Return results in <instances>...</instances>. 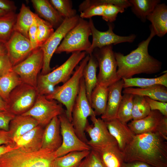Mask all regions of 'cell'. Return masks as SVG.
I'll list each match as a JSON object with an SVG mask.
<instances>
[{"mask_svg":"<svg viewBox=\"0 0 167 167\" xmlns=\"http://www.w3.org/2000/svg\"><path fill=\"white\" fill-rule=\"evenodd\" d=\"M150 28L149 36L140 42L137 48L129 54L125 55L120 52L114 53L118 66L117 76L119 80L130 78L135 75L142 73L155 74L161 70V62L150 55L148 52L149 44L156 35L151 25Z\"/></svg>","mask_w":167,"mask_h":167,"instance_id":"7a4b0ae2","label":"cell"},{"mask_svg":"<svg viewBox=\"0 0 167 167\" xmlns=\"http://www.w3.org/2000/svg\"><path fill=\"white\" fill-rule=\"evenodd\" d=\"M49 2L64 19L71 18L76 15V11L73 8L72 3L70 0H50Z\"/></svg>","mask_w":167,"mask_h":167,"instance_id":"f35d334b","label":"cell"},{"mask_svg":"<svg viewBox=\"0 0 167 167\" xmlns=\"http://www.w3.org/2000/svg\"><path fill=\"white\" fill-rule=\"evenodd\" d=\"M35 19L37 26V42L40 47L52 35L54 28L48 22L40 17L36 14Z\"/></svg>","mask_w":167,"mask_h":167,"instance_id":"74e56055","label":"cell"},{"mask_svg":"<svg viewBox=\"0 0 167 167\" xmlns=\"http://www.w3.org/2000/svg\"><path fill=\"white\" fill-rule=\"evenodd\" d=\"M38 125V122L31 116L15 115L10 122L8 131L13 140Z\"/></svg>","mask_w":167,"mask_h":167,"instance_id":"cb8c5ba5","label":"cell"},{"mask_svg":"<svg viewBox=\"0 0 167 167\" xmlns=\"http://www.w3.org/2000/svg\"><path fill=\"white\" fill-rule=\"evenodd\" d=\"M36 15V14L33 13L29 7L23 3L19 12L17 14L14 31L19 32L28 38V31L35 20Z\"/></svg>","mask_w":167,"mask_h":167,"instance_id":"83f0119b","label":"cell"},{"mask_svg":"<svg viewBox=\"0 0 167 167\" xmlns=\"http://www.w3.org/2000/svg\"><path fill=\"white\" fill-rule=\"evenodd\" d=\"M28 37L33 49L38 47L37 42V26L36 19L29 28Z\"/></svg>","mask_w":167,"mask_h":167,"instance_id":"f6af8a7d","label":"cell"},{"mask_svg":"<svg viewBox=\"0 0 167 167\" xmlns=\"http://www.w3.org/2000/svg\"><path fill=\"white\" fill-rule=\"evenodd\" d=\"M123 82L124 88L137 87L145 88L157 85H162L167 87V73L159 77L152 78H131L122 79Z\"/></svg>","mask_w":167,"mask_h":167,"instance_id":"f546056e","label":"cell"},{"mask_svg":"<svg viewBox=\"0 0 167 167\" xmlns=\"http://www.w3.org/2000/svg\"><path fill=\"white\" fill-rule=\"evenodd\" d=\"M148 103L151 110H157L163 115L167 116V103L152 99L147 96H144Z\"/></svg>","mask_w":167,"mask_h":167,"instance_id":"b9f144b4","label":"cell"},{"mask_svg":"<svg viewBox=\"0 0 167 167\" xmlns=\"http://www.w3.org/2000/svg\"><path fill=\"white\" fill-rule=\"evenodd\" d=\"M123 86V80L121 79L109 87L106 109L104 113L101 116V119L104 121L116 118L122 98V92Z\"/></svg>","mask_w":167,"mask_h":167,"instance_id":"d6986e66","label":"cell"},{"mask_svg":"<svg viewBox=\"0 0 167 167\" xmlns=\"http://www.w3.org/2000/svg\"><path fill=\"white\" fill-rule=\"evenodd\" d=\"M95 115L90 117L92 124H87L85 129L89 135L90 140L87 144L91 149L102 148L117 143L111 135L105 122L100 118H97Z\"/></svg>","mask_w":167,"mask_h":167,"instance_id":"9a60e30c","label":"cell"},{"mask_svg":"<svg viewBox=\"0 0 167 167\" xmlns=\"http://www.w3.org/2000/svg\"><path fill=\"white\" fill-rule=\"evenodd\" d=\"M0 9L7 13H15L16 7L13 1L8 0H0Z\"/></svg>","mask_w":167,"mask_h":167,"instance_id":"7dc6e473","label":"cell"},{"mask_svg":"<svg viewBox=\"0 0 167 167\" xmlns=\"http://www.w3.org/2000/svg\"><path fill=\"white\" fill-rule=\"evenodd\" d=\"M164 116L157 110H152L146 117L133 120L127 125L135 135L155 132L156 127Z\"/></svg>","mask_w":167,"mask_h":167,"instance_id":"7402d4cb","label":"cell"},{"mask_svg":"<svg viewBox=\"0 0 167 167\" xmlns=\"http://www.w3.org/2000/svg\"><path fill=\"white\" fill-rule=\"evenodd\" d=\"M122 167H155L145 162L135 161L130 162H124Z\"/></svg>","mask_w":167,"mask_h":167,"instance_id":"681fc988","label":"cell"},{"mask_svg":"<svg viewBox=\"0 0 167 167\" xmlns=\"http://www.w3.org/2000/svg\"><path fill=\"white\" fill-rule=\"evenodd\" d=\"M22 83L19 76L13 70L0 77V96L7 102L11 91Z\"/></svg>","mask_w":167,"mask_h":167,"instance_id":"1f68e13d","label":"cell"},{"mask_svg":"<svg viewBox=\"0 0 167 167\" xmlns=\"http://www.w3.org/2000/svg\"><path fill=\"white\" fill-rule=\"evenodd\" d=\"M38 95L36 88L22 82L11 92L8 111L15 115L23 114L33 106Z\"/></svg>","mask_w":167,"mask_h":167,"instance_id":"8fae6325","label":"cell"},{"mask_svg":"<svg viewBox=\"0 0 167 167\" xmlns=\"http://www.w3.org/2000/svg\"><path fill=\"white\" fill-rule=\"evenodd\" d=\"M155 132L167 140V116H164L158 123Z\"/></svg>","mask_w":167,"mask_h":167,"instance_id":"bcb514c9","label":"cell"},{"mask_svg":"<svg viewBox=\"0 0 167 167\" xmlns=\"http://www.w3.org/2000/svg\"><path fill=\"white\" fill-rule=\"evenodd\" d=\"M87 55L86 52L72 53L62 64L49 73L38 77L36 89L39 95H47L53 91L58 84L66 82L74 72V70Z\"/></svg>","mask_w":167,"mask_h":167,"instance_id":"5b68a950","label":"cell"},{"mask_svg":"<svg viewBox=\"0 0 167 167\" xmlns=\"http://www.w3.org/2000/svg\"><path fill=\"white\" fill-rule=\"evenodd\" d=\"M65 112L60 104L54 100L47 99L45 96H37L33 106L21 114L31 116L41 126H46L54 117Z\"/></svg>","mask_w":167,"mask_h":167,"instance_id":"4fadbf2b","label":"cell"},{"mask_svg":"<svg viewBox=\"0 0 167 167\" xmlns=\"http://www.w3.org/2000/svg\"><path fill=\"white\" fill-rule=\"evenodd\" d=\"M109 87L97 84L91 96V105L96 116L105 113L107 104Z\"/></svg>","mask_w":167,"mask_h":167,"instance_id":"f1b7e54d","label":"cell"},{"mask_svg":"<svg viewBox=\"0 0 167 167\" xmlns=\"http://www.w3.org/2000/svg\"><path fill=\"white\" fill-rule=\"evenodd\" d=\"M43 64V53L38 47L23 61L13 66V70L23 83L36 88L38 74L42 70Z\"/></svg>","mask_w":167,"mask_h":167,"instance_id":"30bf717a","label":"cell"},{"mask_svg":"<svg viewBox=\"0 0 167 167\" xmlns=\"http://www.w3.org/2000/svg\"><path fill=\"white\" fill-rule=\"evenodd\" d=\"M58 117L60 123L62 142L60 147L55 152L56 157L62 156L73 151L90 150L89 146L77 135L71 122L66 117L65 112Z\"/></svg>","mask_w":167,"mask_h":167,"instance_id":"7c38bea8","label":"cell"},{"mask_svg":"<svg viewBox=\"0 0 167 167\" xmlns=\"http://www.w3.org/2000/svg\"><path fill=\"white\" fill-rule=\"evenodd\" d=\"M98 66V62L93 54H90L89 60L84 70L83 78L87 97L90 105L91 94L97 84L96 73Z\"/></svg>","mask_w":167,"mask_h":167,"instance_id":"4316f807","label":"cell"},{"mask_svg":"<svg viewBox=\"0 0 167 167\" xmlns=\"http://www.w3.org/2000/svg\"><path fill=\"white\" fill-rule=\"evenodd\" d=\"M122 92L124 94L147 96L152 99L161 102H167V87L162 85L142 88H125Z\"/></svg>","mask_w":167,"mask_h":167,"instance_id":"484cf974","label":"cell"},{"mask_svg":"<svg viewBox=\"0 0 167 167\" xmlns=\"http://www.w3.org/2000/svg\"><path fill=\"white\" fill-rule=\"evenodd\" d=\"M151 111L144 96L133 95L132 119L135 120L143 118L148 116Z\"/></svg>","mask_w":167,"mask_h":167,"instance_id":"d590c367","label":"cell"},{"mask_svg":"<svg viewBox=\"0 0 167 167\" xmlns=\"http://www.w3.org/2000/svg\"><path fill=\"white\" fill-rule=\"evenodd\" d=\"M0 111H8V107L6 102L0 96Z\"/></svg>","mask_w":167,"mask_h":167,"instance_id":"816d5d0a","label":"cell"},{"mask_svg":"<svg viewBox=\"0 0 167 167\" xmlns=\"http://www.w3.org/2000/svg\"><path fill=\"white\" fill-rule=\"evenodd\" d=\"M5 44L7 54L13 66L23 61L33 50L28 38L15 31Z\"/></svg>","mask_w":167,"mask_h":167,"instance_id":"2e32d148","label":"cell"},{"mask_svg":"<svg viewBox=\"0 0 167 167\" xmlns=\"http://www.w3.org/2000/svg\"><path fill=\"white\" fill-rule=\"evenodd\" d=\"M3 144H14V143L9 131L0 129V145Z\"/></svg>","mask_w":167,"mask_h":167,"instance_id":"c3c4849f","label":"cell"},{"mask_svg":"<svg viewBox=\"0 0 167 167\" xmlns=\"http://www.w3.org/2000/svg\"><path fill=\"white\" fill-rule=\"evenodd\" d=\"M15 116L8 111H0V129L8 131L10 122Z\"/></svg>","mask_w":167,"mask_h":167,"instance_id":"ee69618b","label":"cell"},{"mask_svg":"<svg viewBox=\"0 0 167 167\" xmlns=\"http://www.w3.org/2000/svg\"><path fill=\"white\" fill-rule=\"evenodd\" d=\"M92 54L99 68L97 76V84L109 87L119 80L117 76V64L113 49V45L94 49Z\"/></svg>","mask_w":167,"mask_h":167,"instance_id":"ba28073f","label":"cell"},{"mask_svg":"<svg viewBox=\"0 0 167 167\" xmlns=\"http://www.w3.org/2000/svg\"><path fill=\"white\" fill-rule=\"evenodd\" d=\"M154 132L135 135L123 151L124 162L143 161L155 167H167V142Z\"/></svg>","mask_w":167,"mask_h":167,"instance_id":"6da1fadb","label":"cell"},{"mask_svg":"<svg viewBox=\"0 0 167 167\" xmlns=\"http://www.w3.org/2000/svg\"><path fill=\"white\" fill-rule=\"evenodd\" d=\"M92 150L98 154L104 167H122L124 162L123 153L117 143L102 148Z\"/></svg>","mask_w":167,"mask_h":167,"instance_id":"603a6c76","label":"cell"},{"mask_svg":"<svg viewBox=\"0 0 167 167\" xmlns=\"http://www.w3.org/2000/svg\"><path fill=\"white\" fill-rule=\"evenodd\" d=\"M79 16L65 19L61 24L40 47L43 53V64L41 75L47 74L52 71L50 62L53 54L66 34L78 23Z\"/></svg>","mask_w":167,"mask_h":167,"instance_id":"9c48e42d","label":"cell"},{"mask_svg":"<svg viewBox=\"0 0 167 167\" xmlns=\"http://www.w3.org/2000/svg\"><path fill=\"white\" fill-rule=\"evenodd\" d=\"M77 167H104L96 152L91 149L89 154Z\"/></svg>","mask_w":167,"mask_h":167,"instance_id":"60d3db41","label":"cell"},{"mask_svg":"<svg viewBox=\"0 0 167 167\" xmlns=\"http://www.w3.org/2000/svg\"><path fill=\"white\" fill-rule=\"evenodd\" d=\"M132 11L136 16L143 22L147 16L160 3L159 0H130Z\"/></svg>","mask_w":167,"mask_h":167,"instance_id":"4dcf8cb0","label":"cell"},{"mask_svg":"<svg viewBox=\"0 0 167 167\" xmlns=\"http://www.w3.org/2000/svg\"><path fill=\"white\" fill-rule=\"evenodd\" d=\"M89 22L92 40L90 47L87 54H91L94 49L96 48H101L106 46L115 45L123 42H133L136 37V36L134 34L126 36L116 35L113 31L114 26L112 23H108L109 29L107 31L101 32L95 28L91 18L89 19Z\"/></svg>","mask_w":167,"mask_h":167,"instance_id":"5bb4252c","label":"cell"},{"mask_svg":"<svg viewBox=\"0 0 167 167\" xmlns=\"http://www.w3.org/2000/svg\"><path fill=\"white\" fill-rule=\"evenodd\" d=\"M7 54V50L6 44L0 42V55Z\"/></svg>","mask_w":167,"mask_h":167,"instance_id":"f5cc1de1","label":"cell"},{"mask_svg":"<svg viewBox=\"0 0 167 167\" xmlns=\"http://www.w3.org/2000/svg\"><path fill=\"white\" fill-rule=\"evenodd\" d=\"M125 9L114 5L107 3L103 14L102 18L103 20L109 23H112L116 19L119 13H123Z\"/></svg>","mask_w":167,"mask_h":167,"instance_id":"ab89813d","label":"cell"},{"mask_svg":"<svg viewBox=\"0 0 167 167\" xmlns=\"http://www.w3.org/2000/svg\"><path fill=\"white\" fill-rule=\"evenodd\" d=\"M13 66L7 54L0 55V77L13 71Z\"/></svg>","mask_w":167,"mask_h":167,"instance_id":"7bdbcfd3","label":"cell"},{"mask_svg":"<svg viewBox=\"0 0 167 167\" xmlns=\"http://www.w3.org/2000/svg\"><path fill=\"white\" fill-rule=\"evenodd\" d=\"M18 148L14 144H3L0 145V157L7 152Z\"/></svg>","mask_w":167,"mask_h":167,"instance_id":"f907efd6","label":"cell"},{"mask_svg":"<svg viewBox=\"0 0 167 167\" xmlns=\"http://www.w3.org/2000/svg\"><path fill=\"white\" fill-rule=\"evenodd\" d=\"M44 129L38 125L22 135L13 139L14 144L22 150L34 152L42 148Z\"/></svg>","mask_w":167,"mask_h":167,"instance_id":"e0dca14e","label":"cell"},{"mask_svg":"<svg viewBox=\"0 0 167 167\" xmlns=\"http://www.w3.org/2000/svg\"><path fill=\"white\" fill-rule=\"evenodd\" d=\"M17 14L11 12L0 17V42L6 43L13 32Z\"/></svg>","mask_w":167,"mask_h":167,"instance_id":"e575fe53","label":"cell"},{"mask_svg":"<svg viewBox=\"0 0 167 167\" xmlns=\"http://www.w3.org/2000/svg\"><path fill=\"white\" fill-rule=\"evenodd\" d=\"M55 152L41 149L28 152L13 149L0 157V167H54Z\"/></svg>","mask_w":167,"mask_h":167,"instance_id":"277c9868","label":"cell"},{"mask_svg":"<svg viewBox=\"0 0 167 167\" xmlns=\"http://www.w3.org/2000/svg\"><path fill=\"white\" fill-rule=\"evenodd\" d=\"M62 142L60 123L58 116L53 118L44 129L41 149L55 152Z\"/></svg>","mask_w":167,"mask_h":167,"instance_id":"ffe728a7","label":"cell"},{"mask_svg":"<svg viewBox=\"0 0 167 167\" xmlns=\"http://www.w3.org/2000/svg\"><path fill=\"white\" fill-rule=\"evenodd\" d=\"M89 58V55L87 54L77 66L72 76L66 82L61 86L55 88L50 93L45 95L47 99L57 101L65 105L66 108V115L71 122L73 107L79 91L84 70Z\"/></svg>","mask_w":167,"mask_h":167,"instance_id":"3957f363","label":"cell"},{"mask_svg":"<svg viewBox=\"0 0 167 167\" xmlns=\"http://www.w3.org/2000/svg\"><path fill=\"white\" fill-rule=\"evenodd\" d=\"M91 35L89 21L80 18L77 24L65 35L55 53L85 51L87 54L91 45L89 40Z\"/></svg>","mask_w":167,"mask_h":167,"instance_id":"8992f818","label":"cell"},{"mask_svg":"<svg viewBox=\"0 0 167 167\" xmlns=\"http://www.w3.org/2000/svg\"><path fill=\"white\" fill-rule=\"evenodd\" d=\"M151 23L156 35L163 36L167 32V6L165 3H159L147 17Z\"/></svg>","mask_w":167,"mask_h":167,"instance_id":"d4e9b609","label":"cell"},{"mask_svg":"<svg viewBox=\"0 0 167 167\" xmlns=\"http://www.w3.org/2000/svg\"><path fill=\"white\" fill-rule=\"evenodd\" d=\"M94 115L95 114L87 97L83 77L73 108L71 123L77 135L86 143L88 141L85 134V128L89 123L87 118Z\"/></svg>","mask_w":167,"mask_h":167,"instance_id":"52a82bcc","label":"cell"},{"mask_svg":"<svg viewBox=\"0 0 167 167\" xmlns=\"http://www.w3.org/2000/svg\"><path fill=\"white\" fill-rule=\"evenodd\" d=\"M90 151H73L56 157L54 161V167H77Z\"/></svg>","mask_w":167,"mask_h":167,"instance_id":"d6a6232c","label":"cell"},{"mask_svg":"<svg viewBox=\"0 0 167 167\" xmlns=\"http://www.w3.org/2000/svg\"><path fill=\"white\" fill-rule=\"evenodd\" d=\"M106 4L103 0H85L79 5L80 18H91L95 16H102Z\"/></svg>","mask_w":167,"mask_h":167,"instance_id":"836d02e7","label":"cell"},{"mask_svg":"<svg viewBox=\"0 0 167 167\" xmlns=\"http://www.w3.org/2000/svg\"><path fill=\"white\" fill-rule=\"evenodd\" d=\"M133 95L124 94L118 109L116 118L120 121L127 123L132 119V111Z\"/></svg>","mask_w":167,"mask_h":167,"instance_id":"8d00e7d4","label":"cell"},{"mask_svg":"<svg viewBox=\"0 0 167 167\" xmlns=\"http://www.w3.org/2000/svg\"><path fill=\"white\" fill-rule=\"evenodd\" d=\"M38 15L49 22L54 28L57 29L62 23L64 19L47 0H31Z\"/></svg>","mask_w":167,"mask_h":167,"instance_id":"44dd1931","label":"cell"},{"mask_svg":"<svg viewBox=\"0 0 167 167\" xmlns=\"http://www.w3.org/2000/svg\"><path fill=\"white\" fill-rule=\"evenodd\" d=\"M8 13L5 11L0 9V17L5 15Z\"/></svg>","mask_w":167,"mask_h":167,"instance_id":"db71d44e","label":"cell"},{"mask_svg":"<svg viewBox=\"0 0 167 167\" xmlns=\"http://www.w3.org/2000/svg\"><path fill=\"white\" fill-rule=\"evenodd\" d=\"M105 122L110 134L115 139L120 149L123 152L131 142L135 135L129 128L126 123L117 118Z\"/></svg>","mask_w":167,"mask_h":167,"instance_id":"ac0fdd59","label":"cell"}]
</instances>
